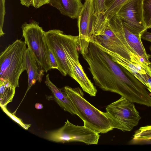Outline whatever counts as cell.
<instances>
[{"label":"cell","mask_w":151,"mask_h":151,"mask_svg":"<svg viewBox=\"0 0 151 151\" xmlns=\"http://www.w3.org/2000/svg\"><path fill=\"white\" fill-rule=\"evenodd\" d=\"M82 55L95 84L101 89L118 94L133 103L146 105L150 101L151 96L146 87L96 43L90 42Z\"/></svg>","instance_id":"1"},{"label":"cell","mask_w":151,"mask_h":151,"mask_svg":"<svg viewBox=\"0 0 151 151\" xmlns=\"http://www.w3.org/2000/svg\"><path fill=\"white\" fill-rule=\"evenodd\" d=\"M91 42L135 64L149 66V63L138 55L128 43L124 35L122 22L116 15L109 20L103 34L92 37Z\"/></svg>","instance_id":"2"},{"label":"cell","mask_w":151,"mask_h":151,"mask_svg":"<svg viewBox=\"0 0 151 151\" xmlns=\"http://www.w3.org/2000/svg\"><path fill=\"white\" fill-rule=\"evenodd\" d=\"M63 89L71 102L77 116L83 121L85 126L99 134L106 133L113 130L105 112L99 110L87 101L80 88L66 86Z\"/></svg>","instance_id":"3"},{"label":"cell","mask_w":151,"mask_h":151,"mask_svg":"<svg viewBox=\"0 0 151 151\" xmlns=\"http://www.w3.org/2000/svg\"><path fill=\"white\" fill-rule=\"evenodd\" d=\"M26 45L24 41L17 39L0 54V80L8 81L16 88L19 87L20 76L26 70Z\"/></svg>","instance_id":"4"},{"label":"cell","mask_w":151,"mask_h":151,"mask_svg":"<svg viewBox=\"0 0 151 151\" xmlns=\"http://www.w3.org/2000/svg\"><path fill=\"white\" fill-rule=\"evenodd\" d=\"M22 36L28 48L40 67L47 73L51 69L50 48L47 42L45 32L38 23L33 21L25 22L21 26Z\"/></svg>","instance_id":"5"},{"label":"cell","mask_w":151,"mask_h":151,"mask_svg":"<svg viewBox=\"0 0 151 151\" xmlns=\"http://www.w3.org/2000/svg\"><path fill=\"white\" fill-rule=\"evenodd\" d=\"M106 110L113 129L123 132L132 131L141 119L133 103L122 96L107 105Z\"/></svg>","instance_id":"6"},{"label":"cell","mask_w":151,"mask_h":151,"mask_svg":"<svg viewBox=\"0 0 151 151\" xmlns=\"http://www.w3.org/2000/svg\"><path fill=\"white\" fill-rule=\"evenodd\" d=\"M100 137L99 134L84 125H75L67 119L61 127L47 132L45 138L56 142L65 143L80 142L86 145H97Z\"/></svg>","instance_id":"7"},{"label":"cell","mask_w":151,"mask_h":151,"mask_svg":"<svg viewBox=\"0 0 151 151\" xmlns=\"http://www.w3.org/2000/svg\"><path fill=\"white\" fill-rule=\"evenodd\" d=\"M65 47L67 61L72 74L71 77L78 83L83 91L90 96H95L97 90L88 77L79 61L78 36L68 35Z\"/></svg>","instance_id":"8"},{"label":"cell","mask_w":151,"mask_h":151,"mask_svg":"<svg viewBox=\"0 0 151 151\" xmlns=\"http://www.w3.org/2000/svg\"><path fill=\"white\" fill-rule=\"evenodd\" d=\"M143 0H128L116 15L132 33L141 35L147 29L144 20Z\"/></svg>","instance_id":"9"},{"label":"cell","mask_w":151,"mask_h":151,"mask_svg":"<svg viewBox=\"0 0 151 151\" xmlns=\"http://www.w3.org/2000/svg\"><path fill=\"white\" fill-rule=\"evenodd\" d=\"M95 18L93 0H85L77 19L79 50L82 55L88 50Z\"/></svg>","instance_id":"10"},{"label":"cell","mask_w":151,"mask_h":151,"mask_svg":"<svg viewBox=\"0 0 151 151\" xmlns=\"http://www.w3.org/2000/svg\"><path fill=\"white\" fill-rule=\"evenodd\" d=\"M45 35L49 47L57 61L58 70L63 76L72 77L66 56V34L59 29H53L45 32Z\"/></svg>","instance_id":"11"},{"label":"cell","mask_w":151,"mask_h":151,"mask_svg":"<svg viewBox=\"0 0 151 151\" xmlns=\"http://www.w3.org/2000/svg\"><path fill=\"white\" fill-rule=\"evenodd\" d=\"M96 44L108 54L114 62L129 72L144 84L147 89L148 87L147 80L148 76H151V68L146 67L133 63L116 53L108 50Z\"/></svg>","instance_id":"12"},{"label":"cell","mask_w":151,"mask_h":151,"mask_svg":"<svg viewBox=\"0 0 151 151\" xmlns=\"http://www.w3.org/2000/svg\"><path fill=\"white\" fill-rule=\"evenodd\" d=\"M26 70L28 76V86L24 96V98L28 91L36 81L41 82L44 75V70L39 66L34 57L27 48L25 54Z\"/></svg>","instance_id":"13"},{"label":"cell","mask_w":151,"mask_h":151,"mask_svg":"<svg viewBox=\"0 0 151 151\" xmlns=\"http://www.w3.org/2000/svg\"><path fill=\"white\" fill-rule=\"evenodd\" d=\"M48 4L59 11L62 14L72 19H78L83 4L81 0H49Z\"/></svg>","instance_id":"14"},{"label":"cell","mask_w":151,"mask_h":151,"mask_svg":"<svg viewBox=\"0 0 151 151\" xmlns=\"http://www.w3.org/2000/svg\"><path fill=\"white\" fill-rule=\"evenodd\" d=\"M45 83L51 91L54 100L63 110L72 115H77L75 108L70 99L67 96L63 89L56 86L50 80L49 74L46 76Z\"/></svg>","instance_id":"15"},{"label":"cell","mask_w":151,"mask_h":151,"mask_svg":"<svg viewBox=\"0 0 151 151\" xmlns=\"http://www.w3.org/2000/svg\"><path fill=\"white\" fill-rule=\"evenodd\" d=\"M124 35L128 43L139 56L150 62V55L147 54L141 40V35H137L131 32L123 23Z\"/></svg>","instance_id":"16"},{"label":"cell","mask_w":151,"mask_h":151,"mask_svg":"<svg viewBox=\"0 0 151 151\" xmlns=\"http://www.w3.org/2000/svg\"><path fill=\"white\" fill-rule=\"evenodd\" d=\"M16 88L9 81L0 80V106H6L8 103L12 101Z\"/></svg>","instance_id":"17"},{"label":"cell","mask_w":151,"mask_h":151,"mask_svg":"<svg viewBox=\"0 0 151 151\" xmlns=\"http://www.w3.org/2000/svg\"><path fill=\"white\" fill-rule=\"evenodd\" d=\"M128 0H105V20L109 21L115 15L122 6Z\"/></svg>","instance_id":"18"},{"label":"cell","mask_w":151,"mask_h":151,"mask_svg":"<svg viewBox=\"0 0 151 151\" xmlns=\"http://www.w3.org/2000/svg\"><path fill=\"white\" fill-rule=\"evenodd\" d=\"M132 138L136 141L151 140V125L140 127L135 132Z\"/></svg>","instance_id":"19"},{"label":"cell","mask_w":151,"mask_h":151,"mask_svg":"<svg viewBox=\"0 0 151 151\" xmlns=\"http://www.w3.org/2000/svg\"><path fill=\"white\" fill-rule=\"evenodd\" d=\"M144 20L147 29L151 28V0H143Z\"/></svg>","instance_id":"20"},{"label":"cell","mask_w":151,"mask_h":151,"mask_svg":"<svg viewBox=\"0 0 151 151\" xmlns=\"http://www.w3.org/2000/svg\"><path fill=\"white\" fill-rule=\"evenodd\" d=\"M2 110L12 119L18 123L22 128L26 130H27L31 126V124H24L21 119L19 118L15 115L14 114L10 113L7 109L6 106H0Z\"/></svg>","instance_id":"21"},{"label":"cell","mask_w":151,"mask_h":151,"mask_svg":"<svg viewBox=\"0 0 151 151\" xmlns=\"http://www.w3.org/2000/svg\"><path fill=\"white\" fill-rule=\"evenodd\" d=\"M105 0H93L95 13L104 14L105 10Z\"/></svg>","instance_id":"22"},{"label":"cell","mask_w":151,"mask_h":151,"mask_svg":"<svg viewBox=\"0 0 151 151\" xmlns=\"http://www.w3.org/2000/svg\"><path fill=\"white\" fill-rule=\"evenodd\" d=\"M0 36H3L5 33L3 30L5 14V0H0Z\"/></svg>","instance_id":"23"},{"label":"cell","mask_w":151,"mask_h":151,"mask_svg":"<svg viewBox=\"0 0 151 151\" xmlns=\"http://www.w3.org/2000/svg\"><path fill=\"white\" fill-rule=\"evenodd\" d=\"M49 2V0H32L31 5L36 8H38L43 5L48 4Z\"/></svg>","instance_id":"24"},{"label":"cell","mask_w":151,"mask_h":151,"mask_svg":"<svg viewBox=\"0 0 151 151\" xmlns=\"http://www.w3.org/2000/svg\"><path fill=\"white\" fill-rule=\"evenodd\" d=\"M49 54L51 69H56L58 70V66L57 61L54 56L50 49L49 50Z\"/></svg>","instance_id":"25"},{"label":"cell","mask_w":151,"mask_h":151,"mask_svg":"<svg viewBox=\"0 0 151 151\" xmlns=\"http://www.w3.org/2000/svg\"><path fill=\"white\" fill-rule=\"evenodd\" d=\"M141 38L142 39L151 42V32L145 31L142 34Z\"/></svg>","instance_id":"26"},{"label":"cell","mask_w":151,"mask_h":151,"mask_svg":"<svg viewBox=\"0 0 151 151\" xmlns=\"http://www.w3.org/2000/svg\"><path fill=\"white\" fill-rule=\"evenodd\" d=\"M20 4L22 5L29 7L31 5L32 0H19Z\"/></svg>","instance_id":"27"},{"label":"cell","mask_w":151,"mask_h":151,"mask_svg":"<svg viewBox=\"0 0 151 151\" xmlns=\"http://www.w3.org/2000/svg\"><path fill=\"white\" fill-rule=\"evenodd\" d=\"M148 87L147 89L151 93V76H149L147 80Z\"/></svg>","instance_id":"28"},{"label":"cell","mask_w":151,"mask_h":151,"mask_svg":"<svg viewBox=\"0 0 151 151\" xmlns=\"http://www.w3.org/2000/svg\"><path fill=\"white\" fill-rule=\"evenodd\" d=\"M35 107L37 109H42L43 107V106L41 104L37 103L35 104Z\"/></svg>","instance_id":"29"},{"label":"cell","mask_w":151,"mask_h":151,"mask_svg":"<svg viewBox=\"0 0 151 151\" xmlns=\"http://www.w3.org/2000/svg\"><path fill=\"white\" fill-rule=\"evenodd\" d=\"M150 51L151 52V45L150 46Z\"/></svg>","instance_id":"30"},{"label":"cell","mask_w":151,"mask_h":151,"mask_svg":"<svg viewBox=\"0 0 151 151\" xmlns=\"http://www.w3.org/2000/svg\"></svg>","instance_id":"31"},{"label":"cell","mask_w":151,"mask_h":151,"mask_svg":"<svg viewBox=\"0 0 151 151\" xmlns=\"http://www.w3.org/2000/svg\"></svg>","instance_id":"32"}]
</instances>
